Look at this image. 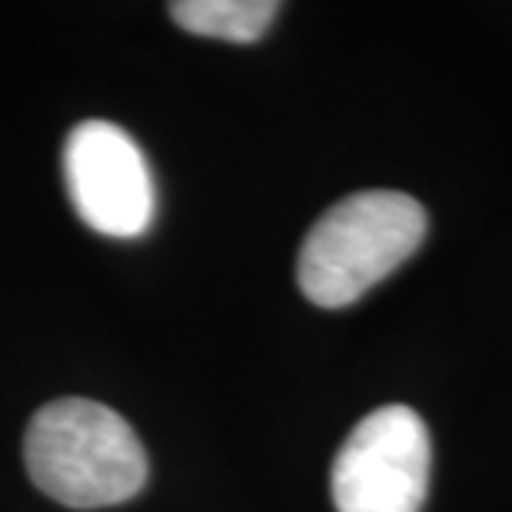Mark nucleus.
<instances>
[{
	"label": "nucleus",
	"instance_id": "3",
	"mask_svg": "<svg viewBox=\"0 0 512 512\" xmlns=\"http://www.w3.org/2000/svg\"><path fill=\"white\" fill-rule=\"evenodd\" d=\"M429 463V429L416 409H373L336 453V512H419L429 489Z\"/></svg>",
	"mask_w": 512,
	"mask_h": 512
},
{
	"label": "nucleus",
	"instance_id": "4",
	"mask_svg": "<svg viewBox=\"0 0 512 512\" xmlns=\"http://www.w3.org/2000/svg\"><path fill=\"white\" fill-rule=\"evenodd\" d=\"M64 180L77 217L114 240L143 237L157 213L147 157L110 120H84L64 143Z\"/></svg>",
	"mask_w": 512,
	"mask_h": 512
},
{
	"label": "nucleus",
	"instance_id": "5",
	"mask_svg": "<svg viewBox=\"0 0 512 512\" xmlns=\"http://www.w3.org/2000/svg\"><path fill=\"white\" fill-rule=\"evenodd\" d=\"M280 14L276 0H177L170 17L197 37H220L230 44L260 40Z\"/></svg>",
	"mask_w": 512,
	"mask_h": 512
},
{
	"label": "nucleus",
	"instance_id": "1",
	"mask_svg": "<svg viewBox=\"0 0 512 512\" xmlns=\"http://www.w3.org/2000/svg\"><path fill=\"white\" fill-rule=\"evenodd\" d=\"M24 463L40 493L70 509L127 503L150 473L147 453L127 419L77 396L37 409L24 436Z\"/></svg>",
	"mask_w": 512,
	"mask_h": 512
},
{
	"label": "nucleus",
	"instance_id": "2",
	"mask_svg": "<svg viewBox=\"0 0 512 512\" xmlns=\"http://www.w3.org/2000/svg\"><path fill=\"white\" fill-rule=\"evenodd\" d=\"M426 210L396 190H366L330 207L306 233L296 280L310 303L340 310L403 266L426 237Z\"/></svg>",
	"mask_w": 512,
	"mask_h": 512
}]
</instances>
